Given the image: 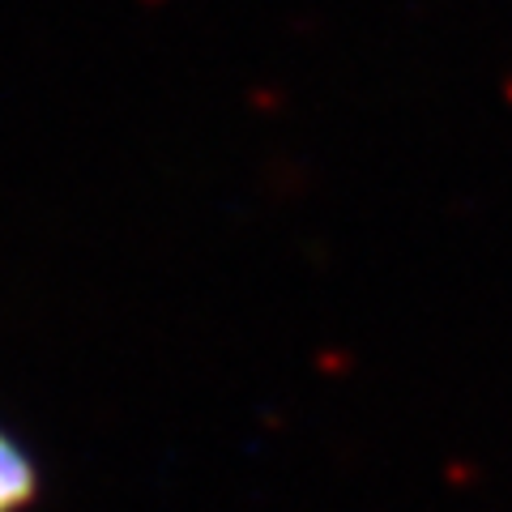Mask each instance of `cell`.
<instances>
[{
    "label": "cell",
    "mask_w": 512,
    "mask_h": 512,
    "mask_svg": "<svg viewBox=\"0 0 512 512\" xmlns=\"http://www.w3.org/2000/svg\"><path fill=\"white\" fill-rule=\"evenodd\" d=\"M43 474L30 444L0 419V512H26L39 500Z\"/></svg>",
    "instance_id": "1"
}]
</instances>
